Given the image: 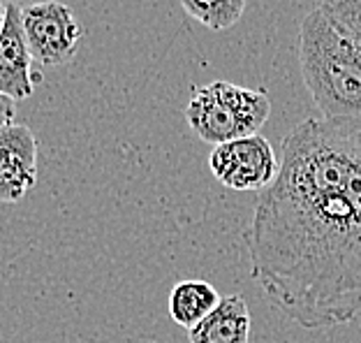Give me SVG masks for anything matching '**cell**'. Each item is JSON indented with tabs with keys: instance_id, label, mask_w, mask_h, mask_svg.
I'll return each mask as SVG.
<instances>
[{
	"instance_id": "1",
	"label": "cell",
	"mask_w": 361,
	"mask_h": 343,
	"mask_svg": "<svg viewBox=\"0 0 361 343\" xmlns=\"http://www.w3.org/2000/svg\"><path fill=\"white\" fill-rule=\"evenodd\" d=\"M281 153L243 232L250 274L299 327L348 325L361 313V126L306 119Z\"/></svg>"
},
{
	"instance_id": "2",
	"label": "cell",
	"mask_w": 361,
	"mask_h": 343,
	"mask_svg": "<svg viewBox=\"0 0 361 343\" xmlns=\"http://www.w3.org/2000/svg\"><path fill=\"white\" fill-rule=\"evenodd\" d=\"M299 65L324 119L361 126V47L338 30L319 7L299 26Z\"/></svg>"
},
{
	"instance_id": "3",
	"label": "cell",
	"mask_w": 361,
	"mask_h": 343,
	"mask_svg": "<svg viewBox=\"0 0 361 343\" xmlns=\"http://www.w3.org/2000/svg\"><path fill=\"white\" fill-rule=\"evenodd\" d=\"M271 116L267 88H245L218 79L192 91L185 121L207 144H225L239 137L257 135Z\"/></svg>"
},
{
	"instance_id": "4",
	"label": "cell",
	"mask_w": 361,
	"mask_h": 343,
	"mask_svg": "<svg viewBox=\"0 0 361 343\" xmlns=\"http://www.w3.org/2000/svg\"><path fill=\"white\" fill-rule=\"evenodd\" d=\"M209 167L229 191H264L274 183L281 160L267 137L248 135L213 146Z\"/></svg>"
},
{
	"instance_id": "5",
	"label": "cell",
	"mask_w": 361,
	"mask_h": 343,
	"mask_svg": "<svg viewBox=\"0 0 361 343\" xmlns=\"http://www.w3.org/2000/svg\"><path fill=\"white\" fill-rule=\"evenodd\" d=\"M23 32H26L32 59L47 68L72 61L81 42V23L68 5L59 0L32 3L21 10Z\"/></svg>"
},
{
	"instance_id": "6",
	"label": "cell",
	"mask_w": 361,
	"mask_h": 343,
	"mask_svg": "<svg viewBox=\"0 0 361 343\" xmlns=\"http://www.w3.org/2000/svg\"><path fill=\"white\" fill-rule=\"evenodd\" d=\"M37 183V140L28 126H0V202L16 204Z\"/></svg>"
},
{
	"instance_id": "7",
	"label": "cell",
	"mask_w": 361,
	"mask_h": 343,
	"mask_svg": "<svg viewBox=\"0 0 361 343\" xmlns=\"http://www.w3.org/2000/svg\"><path fill=\"white\" fill-rule=\"evenodd\" d=\"M32 54L23 32L21 7L10 3L5 26L0 32V93L12 100H26L32 95L37 75L32 72Z\"/></svg>"
},
{
	"instance_id": "8",
	"label": "cell",
	"mask_w": 361,
	"mask_h": 343,
	"mask_svg": "<svg viewBox=\"0 0 361 343\" xmlns=\"http://www.w3.org/2000/svg\"><path fill=\"white\" fill-rule=\"evenodd\" d=\"M190 343H250V311L241 295H227L220 304L188 330Z\"/></svg>"
},
{
	"instance_id": "9",
	"label": "cell",
	"mask_w": 361,
	"mask_h": 343,
	"mask_svg": "<svg viewBox=\"0 0 361 343\" xmlns=\"http://www.w3.org/2000/svg\"><path fill=\"white\" fill-rule=\"evenodd\" d=\"M220 292L207 281H178L169 292V315L178 327L192 330L220 304Z\"/></svg>"
},
{
	"instance_id": "10",
	"label": "cell",
	"mask_w": 361,
	"mask_h": 343,
	"mask_svg": "<svg viewBox=\"0 0 361 343\" xmlns=\"http://www.w3.org/2000/svg\"><path fill=\"white\" fill-rule=\"evenodd\" d=\"M248 0H180L188 16L209 30H227L241 21Z\"/></svg>"
},
{
	"instance_id": "11",
	"label": "cell",
	"mask_w": 361,
	"mask_h": 343,
	"mask_svg": "<svg viewBox=\"0 0 361 343\" xmlns=\"http://www.w3.org/2000/svg\"><path fill=\"white\" fill-rule=\"evenodd\" d=\"M319 10L361 47V0H319Z\"/></svg>"
},
{
	"instance_id": "12",
	"label": "cell",
	"mask_w": 361,
	"mask_h": 343,
	"mask_svg": "<svg viewBox=\"0 0 361 343\" xmlns=\"http://www.w3.org/2000/svg\"><path fill=\"white\" fill-rule=\"evenodd\" d=\"M16 100L7 97L0 93V126H7V124H14V114H16Z\"/></svg>"
},
{
	"instance_id": "13",
	"label": "cell",
	"mask_w": 361,
	"mask_h": 343,
	"mask_svg": "<svg viewBox=\"0 0 361 343\" xmlns=\"http://www.w3.org/2000/svg\"><path fill=\"white\" fill-rule=\"evenodd\" d=\"M7 7H10V3H7V0H0V32H3V26H5Z\"/></svg>"
},
{
	"instance_id": "14",
	"label": "cell",
	"mask_w": 361,
	"mask_h": 343,
	"mask_svg": "<svg viewBox=\"0 0 361 343\" xmlns=\"http://www.w3.org/2000/svg\"><path fill=\"white\" fill-rule=\"evenodd\" d=\"M151 343H158V341H151Z\"/></svg>"
}]
</instances>
